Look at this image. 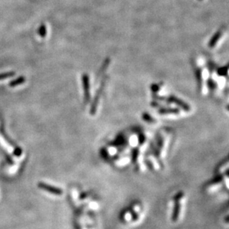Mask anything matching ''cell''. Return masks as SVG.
Returning a JSON list of instances; mask_svg holds the SVG:
<instances>
[{"label": "cell", "instance_id": "cell-8", "mask_svg": "<svg viewBox=\"0 0 229 229\" xmlns=\"http://www.w3.org/2000/svg\"><path fill=\"white\" fill-rule=\"evenodd\" d=\"M222 34H223V32H222V31L221 30L218 31L217 33H215V34H214L213 37H211V39H210V41L208 42V44H207V45H208V47L210 48V49H214V48L217 45L219 41L220 40V39H221V37H222Z\"/></svg>", "mask_w": 229, "mask_h": 229}, {"label": "cell", "instance_id": "cell-16", "mask_svg": "<svg viewBox=\"0 0 229 229\" xmlns=\"http://www.w3.org/2000/svg\"><path fill=\"white\" fill-rule=\"evenodd\" d=\"M225 109H226V111L229 113V102L228 103H227L226 106H225Z\"/></svg>", "mask_w": 229, "mask_h": 229}, {"label": "cell", "instance_id": "cell-1", "mask_svg": "<svg viewBox=\"0 0 229 229\" xmlns=\"http://www.w3.org/2000/svg\"><path fill=\"white\" fill-rule=\"evenodd\" d=\"M194 71L197 77L198 92L202 96H206L210 92V65L204 59H197L194 61Z\"/></svg>", "mask_w": 229, "mask_h": 229}, {"label": "cell", "instance_id": "cell-5", "mask_svg": "<svg viewBox=\"0 0 229 229\" xmlns=\"http://www.w3.org/2000/svg\"><path fill=\"white\" fill-rule=\"evenodd\" d=\"M159 113L161 115H163V116L169 117V118H181L187 115L181 109L173 106L170 107H160L159 109Z\"/></svg>", "mask_w": 229, "mask_h": 229}, {"label": "cell", "instance_id": "cell-3", "mask_svg": "<svg viewBox=\"0 0 229 229\" xmlns=\"http://www.w3.org/2000/svg\"><path fill=\"white\" fill-rule=\"evenodd\" d=\"M173 133L169 130H164L161 132L158 138L156 146L155 148V159L156 163L159 164V160H161L165 156L167 153V150L170 142L171 137H172Z\"/></svg>", "mask_w": 229, "mask_h": 229}, {"label": "cell", "instance_id": "cell-6", "mask_svg": "<svg viewBox=\"0 0 229 229\" xmlns=\"http://www.w3.org/2000/svg\"><path fill=\"white\" fill-rule=\"evenodd\" d=\"M38 187L39 188L44 190L47 192L50 193V194H54V195H57L60 196L63 194V191L62 189L58 188V187H53V186L50 185V184H48L44 182H39L38 183Z\"/></svg>", "mask_w": 229, "mask_h": 229}, {"label": "cell", "instance_id": "cell-9", "mask_svg": "<svg viewBox=\"0 0 229 229\" xmlns=\"http://www.w3.org/2000/svg\"><path fill=\"white\" fill-rule=\"evenodd\" d=\"M229 170V156L219 164L216 169V174H220Z\"/></svg>", "mask_w": 229, "mask_h": 229}, {"label": "cell", "instance_id": "cell-11", "mask_svg": "<svg viewBox=\"0 0 229 229\" xmlns=\"http://www.w3.org/2000/svg\"><path fill=\"white\" fill-rule=\"evenodd\" d=\"M219 69L221 72V73L222 75H224L226 79L228 80V81L229 80V63L227 64L226 66L223 67H219Z\"/></svg>", "mask_w": 229, "mask_h": 229}, {"label": "cell", "instance_id": "cell-7", "mask_svg": "<svg viewBox=\"0 0 229 229\" xmlns=\"http://www.w3.org/2000/svg\"><path fill=\"white\" fill-rule=\"evenodd\" d=\"M83 80V86L84 89V94H85L86 101H88L90 98V86H89V79L87 75H83L82 77Z\"/></svg>", "mask_w": 229, "mask_h": 229}, {"label": "cell", "instance_id": "cell-15", "mask_svg": "<svg viewBox=\"0 0 229 229\" xmlns=\"http://www.w3.org/2000/svg\"><path fill=\"white\" fill-rule=\"evenodd\" d=\"M22 149H21L20 147H19V146H18V147H16L15 149H14V154L16 156H17V157H19V156L22 155Z\"/></svg>", "mask_w": 229, "mask_h": 229}, {"label": "cell", "instance_id": "cell-4", "mask_svg": "<svg viewBox=\"0 0 229 229\" xmlns=\"http://www.w3.org/2000/svg\"><path fill=\"white\" fill-rule=\"evenodd\" d=\"M166 101L168 102L167 103L170 104L171 106H175L176 108L179 109L184 112L186 115H190L192 113V107L189 103L184 101V100L178 98V97L171 95V96L167 97Z\"/></svg>", "mask_w": 229, "mask_h": 229}, {"label": "cell", "instance_id": "cell-2", "mask_svg": "<svg viewBox=\"0 0 229 229\" xmlns=\"http://www.w3.org/2000/svg\"><path fill=\"white\" fill-rule=\"evenodd\" d=\"M187 194L183 190H179L173 197L170 220L173 223H179L183 219L187 204Z\"/></svg>", "mask_w": 229, "mask_h": 229}, {"label": "cell", "instance_id": "cell-12", "mask_svg": "<svg viewBox=\"0 0 229 229\" xmlns=\"http://www.w3.org/2000/svg\"><path fill=\"white\" fill-rule=\"evenodd\" d=\"M142 118L143 119H144V121H145L146 122L151 123V124H155V123H157V121H156L155 118H153L151 115H150L149 114H146V113L143 114Z\"/></svg>", "mask_w": 229, "mask_h": 229}, {"label": "cell", "instance_id": "cell-14", "mask_svg": "<svg viewBox=\"0 0 229 229\" xmlns=\"http://www.w3.org/2000/svg\"><path fill=\"white\" fill-rule=\"evenodd\" d=\"M15 73L14 72H5V73L0 74V80H5L6 78H9V77L14 76Z\"/></svg>", "mask_w": 229, "mask_h": 229}, {"label": "cell", "instance_id": "cell-10", "mask_svg": "<svg viewBox=\"0 0 229 229\" xmlns=\"http://www.w3.org/2000/svg\"><path fill=\"white\" fill-rule=\"evenodd\" d=\"M25 77H22V76L19 77H17L16 79H15V80H12V81L10 82L9 86L16 87V86H17L21 85V84L25 83Z\"/></svg>", "mask_w": 229, "mask_h": 229}, {"label": "cell", "instance_id": "cell-13", "mask_svg": "<svg viewBox=\"0 0 229 229\" xmlns=\"http://www.w3.org/2000/svg\"><path fill=\"white\" fill-rule=\"evenodd\" d=\"M38 34L41 37L44 38L47 34V29L45 24H41L38 29Z\"/></svg>", "mask_w": 229, "mask_h": 229}]
</instances>
